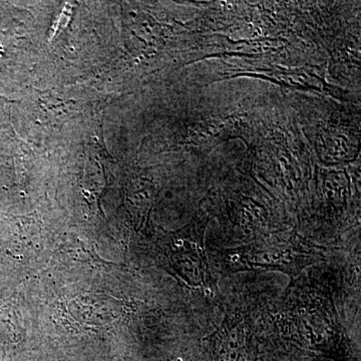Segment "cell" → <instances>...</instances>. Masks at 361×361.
I'll use <instances>...</instances> for the list:
<instances>
[{"label":"cell","instance_id":"obj_1","mask_svg":"<svg viewBox=\"0 0 361 361\" xmlns=\"http://www.w3.org/2000/svg\"><path fill=\"white\" fill-rule=\"evenodd\" d=\"M229 264L236 269L281 271L294 277L317 260L313 252L289 242L258 244L226 251Z\"/></svg>","mask_w":361,"mask_h":361},{"label":"cell","instance_id":"obj_2","mask_svg":"<svg viewBox=\"0 0 361 361\" xmlns=\"http://www.w3.org/2000/svg\"><path fill=\"white\" fill-rule=\"evenodd\" d=\"M170 262L176 274L189 286L204 288L210 283V269L202 240H177L171 247Z\"/></svg>","mask_w":361,"mask_h":361},{"label":"cell","instance_id":"obj_3","mask_svg":"<svg viewBox=\"0 0 361 361\" xmlns=\"http://www.w3.org/2000/svg\"><path fill=\"white\" fill-rule=\"evenodd\" d=\"M204 341V361L245 360V329L237 318H226L219 329Z\"/></svg>","mask_w":361,"mask_h":361}]
</instances>
